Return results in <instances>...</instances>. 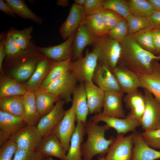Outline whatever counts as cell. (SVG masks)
<instances>
[{
  "label": "cell",
  "instance_id": "6da1fadb",
  "mask_svg": "<svg viewBox=\"0 0 160 160\" xmlns=\"http://www.w3.org/2000/svg\"><path fill=\"white\" fill-rule=\"evenodd\" d=\"M120 43L121 52L118 65L126 68L138 75L150 73L155 60H160V57L144 49L129 34Z\"/></svg>",
  "mask_w": 160,
  "mask_h": 160
},
{
  "label": "cell",
  "instance_id": "7a4b0ae2",
  "mask_svg": "<svg viewBox=\"0 0 160 160\" xmlns=\"http://www.w3.org/2000/svg\"><path fill=\"white\" fill-rule=\"evenodd\" d=\"M85 127L87 138L81 146L83 160H92L96 155L107 153L115 138L112 137L107 139L105 137V132L110 127L106 124L99 125L90 119L87 121Z\"/></svg>",
  "mask_w": 160,
  "mask_h": 160
},
{
  "label": "cell",
  "instance_id": "3957f363",
  "mask_svg": "<svg viewBox=\"0 0 160 160\" xmlns=\"http://www.w3.org/2000/svg\"><path fill=\"white\" fill-rule=\"evenodd\" d=\"M93 45L92 50L97 55L99 62L104 64L112 71L118 65L121 56L120 43L108 34L99 38Z\"/></svg>",
  "mask_w": 160,
  "mask_h": 160
},
{
  "label": "cell",
  "instance_id": "277c9868",
  "mask_svg": "<svg viewBox=\"0 0 160 160\" xmlns=\"http://www.w3.org/2000/svg\"><path fill=\"white\" fill-rule=\"evenodd\" d=\"M98 63L97 54L92 50H87L84 57L72 61L71 71L80 83L92 81Z\"/></svg>",
  "mask_w": 160,
  "mask_h": 160
},
{
  "label": "cell",
  "instance_id": "5b68a950",
  "mask_svg": "<svg viewBox=\"0 0 160 160\" xmlns=\"http://www.w3.org/2000/svg\"><path fill=\"white\" fill-rule=\"evenodd\" d=\"M78 81L74 74L70 71L53 81L45 89L68 103L72 102L71 96Z\"/></svg>",
  "mask_w": 160,
  "mask_h": 160
},
{
  "label": "cell",
  "instance_id": "8992f818",
  "mask_svg": "<svg viewBox=\"0 0 160 160\" xmlns=\"http://www.w3.org/2000/svg\"><path fill=\"white\" fill-rule=\"evenodd\" d=\"M143 89L146 106L140 120L141 126L144 131L158 129L160 128V104L151 92Z\"/></svg>",
  "mask_w": 160,
  "mask_h": 160
},
{
  "label": "cell",
  "instance_id": "52a82bcc",
  "mask_svg": "<svg viewBox=\"0 0 160 160\" xmlns=\"http://www.w3.org/2000/svg\"><path fill=\"white\" fill-rule=\"evenodd\" d=\"M42 137L36 126L26 124L12 133L9 140L17 144L18 149L35 150Z\"/></svg>",
  "mask_w": 160,
  "mask_h": 160
},
{
  "label": "cell",
  "instance_id": "ba28073f",
  "mask_svg": "<svg viewBox=\"0 0 160 160\" xmlns=\"http://www.w3.org/2000/svg\"><path fill=\"white\" fill-rule=\"evenodd\" d=\"M133 148L132 133L126 136L118 134L105 157L106 160H132Z\"/></svg>",
  "mask_w": 160,
  "mask_h": 160
},
{
  "label": "cell",
  "instance_id": "9c48e42d",
  "mask_svg": "<svg viewBox=\"0 0 160 160\" xmlns=\"http://www.w3.org/2000/svg\"><path fill=\"white\" fill-rule=\"evenodd\" d=\"M76 114L71 106L65 111L63 118L52 132L58 138L66 153L69 149L71 138L76 129Z\"/></svg>",
  "mask_w": 160,
  "mask_h": 160
},
{
  "label": "cell",
  "instance_id": "30bf717a",
  "mask_svg": "<svg viewBox=\"0 0 160 160\" xmlns=\"http://www.w3.org/2000/svg\"><path fill=\"white\" fill-rule=\"evenodd\" d=\"M90 119L97 123L100 121L105 122L110 128L114 129L118 134L124 135L130 131L134 132L137 127L141 126L140 121L128 115L121 118L105 116L101 112L91 117Z\"/></svg>",
  "mask_w": 160,
  "mask_h": 160
},
{
  "label": "cell",
  "instance_id": "8fae6325",
  "mask_svg": "<svg viewBox=\"0 0 160 160\" xmlns=\"http://www.w3.org/2000/svg\"><path fill=\"white\" fill-rule=\"evenodd\" d=\"M65 103L64 100L60 99L50 112L40 118L36 127L42 137L52 132L55 127L63 118L66 111L63 108Z\"/></svg>",
  "mask_w": 160,
  "mask_h": 160
},
{
  "label": "cell",
  "instance_id": "7c38bea8",
  "mask_svg": "<svg viewBox=\"0 0 160 160\" xmlns=\"http://www.w3.org/2000/svg\"><path fill=\"white\" fill-rule=\"evenodd\" d=\"M112 72L115 76L121 92L126 94L143 88L138 75L131 70L118 65Z\"/></svg>",
  "mask_w": 160,
  "mask_h": 160
},
{
  "label": "cell",
  "instance_id": "4fadbf2b",
  "mask_svg": "<svg viewBox=\"0 0 160 160\" xmlns=\"http://www.w3.org/2000/svg\"><path fill=\"white\" fill-rule=\"evenodd\" d=\"M99 38L83 23L76 31L72 45V56L74 61L83 57V53L88 45L93 44Z\"/></svg>",
  "mask_w": 160,
  "mask_h": 160
},
{
  "label": "cell",
  "instance_id": "5bb4252c",
  "mask_svg": "<svg viewBox=\"0 0 160 160\" xmlns=\"http://www.w3.org/2000/svg\"><path fill=\"white\" fill-rule=\"evenodd\" d=\"M75 32L64 42L57 45L48 47L36 46L35 48L46 57L53 61H60L71 59L72 45Z\"/></svg>",
  "mask_w": 160,
  "mask_h": 160
},
{
  "label": "cell",
  "instance_id": "9a60e30c",
  "mask_svg": "<svg viewBox=\"0 0 160 160\" xmlns=\"http://www.w3.org/2000/svg\"><path fill=\"white\" fill-rule=\"evenodd\" d=\"M92 81L105 92L121 91L112 72L104 64L99 62Z\"/></svg>",
  "mask_w": 160,
  "mask_h": 160
},
{
  "label": "cell",
  "instance_id": "2e32d148",
  "mask_svg": "<svg viewBox=\"0 0 160 160\" xmlns=\"http://www.w3.org/2000/svg\"><path fill=\"white\" fill-rule=\"evenodd\" d=\"M124 93L121 91L105 92L103 110L101 113L108 116L121 118H125L122 104Z\"/></svg>",
  "mask_w": 160,
  "mask_h": 160
},
{
  "label": "cell",
  "instance_id": "e0dca14e",
  "mask_svg": "<svg viewBox=\"0 0 160 160\" xmlns=\"http://www.w3.org/2000/svg\"><path fill=\"white\" fill-rule=\"evenodd\" d=\"M84 17L82 7L73 4L66 19L59 29L62 38L66 40L74 33L83 23Z\"/></svg>",
  "mask_w": 160,
  "mask_h": 160
},
{
  "label": "cell",
  "instance_id": "ac0fdd59",
  "mask_svg": "<svg viewBox=\"0 0 160 160\" xmlns=\"http://www.w3.org/2000/svg\"><path fill=\"white\" fill-rule=\"evenodd\" d=\"M133 148L132 160H158L160 159V151L149 146L145 141L141 133H132Z\"/></svg>",
  "mask_w": 160,
  "mask_h": 160
},
{
  "label": "cell",
  "instance_id": "d6986e66",
  "mask_svg": "<svg viewBox=\"0 0 160 160\" xmlns=\"http://www.w3.org/2000/svg\"><path fill=\"white\" fill-rule=\"evenodd\" d=\"M36 150L45 156H54L65 160L66 153L59 140L53 132L42 137Z\"/></svg>",
  "mask_w": 160,
  "mask_h": 160
},
{
  "label": "cell",
  "instance_id": "ffe728a7",
  "mask_svg": "<svg viewBox=\"0 0 160 160\" xmlns=\"http://www.w3.org/2000/svg\"><path fill=\"white\" fill-rule=\"evenodd\" d=\"M154 60L151 72L148 74L138 75L143 88L147 89L160 104V64Z\"/></svg>",
  "mask_w": 160,
  "mask_h": 160
},
{
  "label": "cell",
  "instance_id": "44dd1931",
  "mask_svg": "<svg viewBox=\"0 0 160 160\" xmlns=\"http://www.w3.org/2000/svg\"><path fill=\"white\" fill-rule=\"evenodd\" d=\"M72 106L76 116V121H80L85 125L89 109L84 83L77 85L73 94Z\"/></svg>",
  "mask_w": 160,
  "mask_h": 160
},
{
  "label": "cell",
  "instance_id": "7402d4cb",
  "mask_svg": "<svg viewBox=\"0 0 160 160\" xmlns=\"http://www.w3.org/2000/svg\"><path fill=\"white\" fill-rule=\"evenodd\" d=\"M86 91L89 113L95 114L101 112L105 91L95 84L92 81L84 82Z\"/></svg>",
  "mask_w": 160,
  "mask_h": 160
},
{
  "label": "cell",
  "instance_id": "603a6c76",
  "mask_svg": "<svg viewBox=\"0 0 160 160\" xmlns=\"http://www.w3.org/2000/svg\"><path fill=\"white\" fill-rule=\"evenodd\" d=\"M124 101L130 110L128 115L140 122L146 106L144 94L137 90L126 94L124 98Z\"/></svg>",
  "mask_w": 160,
  "mask_h": 160
},
{
  "label": "cell",
  "instance_id": "cb8c5ba5",
  "mask_svg": "<svg viewBox=\"0 0 160 160\" xmlns=\"http://www.w3.org/2000/svg\"><path fill=\"white\" fill-rule=\"evenodd\" d=\"M52 61L46 58L38 62L33 75L29 80L23 84L26 91L34 92L39 89L49 71Z\"/></svg>",
  "mask_w": 160,
  "mask_h": 160
},
{
  "label": "cell",
  "instance_id": "d4e9b609",
  "mask_svg": "<svg viewBox=\"0 0 160 160\" xmlns=\"http://www.w3.org/2000/svg\"><path fill=\"white\" fill-rule=\"evenodd\" d=\"M77 121L76 129L71 138L65 160H82L81 146L86 133L85 127L81 121Z\"/></svg>",
  "mask_w": 160,
  "mask_h": 160
},
{
  "label": "cell",
  "instance_id": "484cf974",
  "mask_svg": "<svg viewBox=\"0 0 160 160\" xmlns=\"http://www.w3.org/2000/svg\"><path fill=\"white\" fill-rule=\"evenodd\" d=\"M34 94L37 109L41 117L50 112L54 107V104L60 99L45 89H39Z\"/></svg>",
  "mask_w": 160,
  "mask_h": 160
},
{
  "label": "cell",
  "instance_id": "4316f807",
  "mask_svg": "<svg viewBox=\"0 0 160 160\" xmlns=\"http://www.w3.org/2000/svg\"><path fill=\"white\" fill-rule=\"evenodd\" d=\"M23 119L27 124L36 126L41 117L37 109L34 92L26 91L23 95Z\"/></svg>",
  "mask_w": 160,
  "mask_h": 160
},
{
  "label": "cell",
  "instance_id": "83f0119b",
  "mask_svg": "<svg viewBox=\"0 0 160 160\" xmlns=\"http://www.w3.org/2000/svg\"><path fill=\"white\" fill-rule=\"evenodd\" d=\"M71 58L60 61H52L49 71L39 89H45L52 82L68 72L71 71Z\"/></svg>",
  "mask_w": 160,
  "mask_h": 160
},
{
  "label": "cell",
  "instance_id": "f1b7e54d",
  "mask_svg": "<svg viewBox=\"0 0 160 160\" xmlns=\"http://www.w3.org/2000/svg\"><path fill=\"white\" fill-rule=\"evenodd\" d=\"M0 109L1 111L23 118V95H17L0 97Z\"/></svg>",
  "mask_w": 160,
  "mask_h": 160
},
{
  "label": "cell",
  "instance_id": "f546056e",
  "mask_svg": "<svg viewBox=\"0 0 160 160\" xmlns=\"http://www.w3.org/2000/svg\"><path fill=\"white\" fill-rule=\"evenodd\" d=\"M23 117L0 110V130L12 134L26 125Z\"/></svg>",
  "mask_w": 160,
  "mask_h": 160
},
{
  "label": "cell",
  "instance_id": "4dcf8cb0",
  "mask_svg": "<svg viewBox=\"0 0 160 160\" xmlns=\"http://www.w3.org/2000/svg\"><path fill=\"white\" fill-rule=\"evenodd\" d=\"M102 11L95 14L85 16L83 22L98 38L108 34L109 31L103 20Z\"/></svg>",
  "mask_w": 160,
  "mask_h": 160
},
{
  "label": "cell",
  "instance_id": "1f68e13d",
  "mask_svg": "<svg viewBox=\"0 0 160 160\" xmlns=\"http://www.w3.org/2000/svg\"><path fill=\"white\" fill-rule=\"evenodd\" d=\"M26 91L23 85L17 81L7 77L1 79L0 97L20 95H23Z\"/></svg>",
  "mask_w": 160,
  "mask_h": 160
},
{
  "label": "cell",
  "instance_id": "d6a6232c",
  "mask_svg": "<svg viewBox=\"0 0 160 160\" xmlns=\"http://www.w3.org/2000/svg\"><path fill=\"white\" fill-rule=\"evenodd\" d=\"M12 8L15 13L20 17L32 20L41 25L43 22L42 18L36 15L27 6L23 0H5Z\"/></svg>",
  "mask_w": 160,
  "mask_h": 160
},
{
  "label": "cell",
  "instance_id": "836d02e7",
  "mask_svg": "<svg viewBox=\"0 0 160 160\" xmlns=\"http://www.w3.org/2000/svg\"><path fill=\"white\" fill-rule=\"evenodd\" d=\"M32 25L21 30L10 27L7 31L13 39L18 47L21 50L26 49L30 45L32 37L31 34L33 30Z\"/></svg>",
  "mask_w": 160,
  "mask_h": 160
},
{
  "label": "cell",
  "instance_id": "e575fe53",
  "mask_svg": "<svg viewBox=\"0 0 160 160\" xmlns=\"http://www.w3.org/2000/svg\"><path fill=\"white\" fill-rule=\"evenodd\" d=\"M154 28L150 26L132 34L133 38L140 46L156 55L152 34Z\"/></svg>",
  "mask_w": 160,
  "mask_h": 160
},
{
  "label": "cell",
  "instance_id": "d590c367",
  "mask_svg": "<svg viewBox=\"0 0 160 160\" xmlns=\"http://www.w3.org/2000/svg\"><path fill=\"white\" fill-rule=\"evenodd\" d=\"M130 14L136 16L148 17L154 11L147 0H126Z\"/></svg>",
  "mask_w": 160,
  "mask_h": 160
},
{
  "label": "cell",
  "instance_id": "8d00e7d4",
  "mask_svg": "<svg viewBox=\"0 0 160 160\" xmlns=\"http://www.w3.org/2000/svg\"><path fill=\"white\" fill-rule=\"evenodd\" d=\"M103 7L104 9L114 12L125 20L130 15L129 7L126 0H104Z\"/></svg>",
  "mask_w": 160,
  "mask_h": 160
},
{
  "label": "cell",
  "instance_id": "74e56055",
  "mask_svg": "<svg viewBox=\"0 0 160 160\" xmlns=\"http://www.w3.org/2000/svg\"><path fill=\"white\" fill-rule=\"evenodd\" d=\"M126 20L129 34H133L151 26L147 17L136 16L130 14Z\"/></svg>",
  "mask_w": 160,
  "mask_h": 160
},
{
  "label": "cell",
  "instance_id": "f35d334b",
  "mask_svg": "<svg viewBox=\"0 0 160 160\" xmlns=\"http://www.w3.org/2000/svg\"><path fill=\"white\" fill-rule=\"evenodd\" d=\"M108 34L112 39L120 43L129 34L126 20H124L120 21L113 28L109 31Z\"/></svg>",
  "mask_w": 160,
  "mask_h": 160
},
{
  "label": "cell",
  "instance_id": "ab89813d",
  "mask_svg": "<svg viewBox=\"0 0 160 160\" xmlns=\"http://www.w3.org/2000/svg\"><path fill=\"white\" fill-rule=\"evenodd\" d=\"M45 156L36 150L17 149L12 160H41Z\"/></svg>",
  "mask_w": 160,
  "mask_h": 160
},
{
  "label": "cell",
  "instance_id": "60d3db41",
  "mask_svg": "<svg viewBox=\"0 0 160 160\" xmlns=\"http://www.w3.org/2000/svg\"><path fill=\"white\" fill-rule=\"evenodd\" d=\"M145 142L150 147L160 151V128L148 131H145L141 133Z\"/></svg>",
  "mask_w": 160,
  "mask_h": 160
},
{
  "label": "cell",
  "instance_id": "b9f144b4",
  "mask_svg": "<svg viewBox=\"0 0 160 160\" xmlns=\"http://www.w3.org/2000/svg\"><path fill=\"white\" fill-rule=\"evenodd\" d=\"M104 0H85L82 7L85 16L93 15L102 11Z\"/></svg>",
  "mask_w": 160,
  "mask_h": 160
},
{
  "label": "cell",
  "instance_id": "7bdbcfd3",
  "mask_svg": "<svg viewBox=\"0 0 160 160\" xmlns=\"http://www.w3.org/2000/svg\"><path fill=\"white\" fill-rule=\"evenodd\" d=\"M102 14L104 23L109 31L113 28L120 21L125 20L121 16L110 10L103 9Z\"/></svg>",
  "mask_w": 160,
  "mask_h": 160
},
{
  "label": "cell",
  "instance_id": "ee69618b",
  "mask_svg": "<svg viewBox=\"0 0 160 160\" xmlns=\"http://www.w3.org/2000/svg\"><path fill=\"white\" fill-rule=\"evenodd\" d=\"M0 146V160H12L18 149L17 144L9 140Z\"/></svg>",
  "mask_w": 160,
  "mask_h": 160
},
{
  "label": "cell",
  "instance_id": "f6af8a7d",
  "mask_svg": "<svg viewBox=\"0 0 160 160\" xmlns=\"http://www.w3.org/2000/svg\"><path fill=\"white\" fill-rule=\"evenodd\" d=\"M22 51L17 46L12 38L7 33L4 44V51L6 55H14Z\"/></svg>",
  "mask_w": 160,
  "mask_h": 160
},
{
  "label": "cell",
  "instance_id": "bcb514c9",
  "mask_svg": "<svg viewBox=\"0 0 160 160\" xmlns=\"http://www.w3.org/2000/svg\"><path fill=\"white\" fill-rule=\"evenodd\" d=\"M156 55L160 57V28H154L152 31Z\"/></svg>",
  "mask_w": 160,
  "mask_h": 160
},
{
  "label": "cell",
  "instance_id": "7dc6e473",
  "mask_svg": "<svg viewBox=\"0 0 160 160\" xmlns=\"http://www.w3.org/2000/svg\"><path fill=\"white\" fill-rule=\"evenodd\" d=\"M7 32H1L0 34V70H3V63L6 55L4 51V44L7 37Z\"/></svg>",
  "mask_w": 160,
  "mask_h": 160
},
{
  "label": "cell",
  "instance_id": "c3c4849f",
  "mask_svg": "<svg viewBox=\"0 0 160 160\" xmlns=\"http://www.w3.org/2000/svg\"><path fill=\"white\" fill-rule=\"evenodd\" d=\"M147 18L151 26L154 28H160V11H154Z\"/></svg>",
  "mask_w": 160,
  "mask_h": 160
},
{
  "label": "cell",
  "instance_id": "681fc988",
  "mask_svg": "<svg viewBox=\"0 0 160 160\" xmlns=\"http://www.w3.org/2000/svg\"><path fill=\"white\" fill-rule=\"evenodd\" d=\"M0 10L12 17L15 18L16 17V15L4 0H0Z\"/></svg>",
  "mask_w": 160,
  "mask_h": 160
},
{
  "label": "cell",
  "instance_id": "f907efd6",
  "mask_svg": "<svg viewBox=\"0 0 160 160\" xmlns=\"http://www.w3.org/2000/svg\"><path fill=\"white\" fill-rule=\"evenodd\" d=\"M11 135L0 130V146L9 140Z\"/></svg>",
  "mask_w": 160,
  "mask_h": 160
},
{
  "label": "cell",
  "instance_id": "816d5d0a",
  "mask_svg": "<svg viewBox=\"0 0 160 160\" xmlns=\"http://www.w3.org/2000/svg\"><path fill=\"white\" fill-rule=\"evenodd\" d=\"M154 11H160V0H147Z\"/></svg>",
  "mask_w": 160,
  "mask_h": 160
},
{
  "label": "cell",
  "instance_id": "f5cc1de1",
  "mask_svg": "<svg viewBox=\"0 0 160 160\" xmlns=\"http://www.w3.org/2000/svg\"><path fill=\"white\" fill-rule=\"evenodd\" d=\"M56 3L58 5L65 7L69 4V2L68 0H58L57 1Z\"/></svg>",
  "mask_w": 160,
  "mask_h": 160
},
{
  "label": "cell",
  "instance_id": "db71d44e",
  "mask_svg": "<svg viewBox=\"0 0 160 160\" xmlns=\"http://www.w3.org/2000/svg\"><path fill=\"white\" fill-rule=\"evenodd\" d=\"M85 0H74V2L75 4L83 7Z\"/></svg>",
  "mask_w": 160,
  "mask_h": 160
},
{
  "label": "cell",
  "instance_id": "11a10c76",
  "mask_svg": "<svg viewBox=\"0 0 160 160\" xmlns=\"http://www.w3.org/2000/svg\"><path fill=\"white\" fill-rule=\"evenodd\" d=\"M41 160H54L50 156H45Z\"/></svg>",
  "mask_w": 160,
  "mask_h": 160
},
{
  "label": "cell",
  "instance_id": "9f6ffc18",
  "mask_svg": "<svg viewBox=\"0 0 160 160\" xmlns=\"http://www.w3.org/2000/svg\"><path fill=\"white\" fill-rule=\"evenodd\" d=\"M97 160H106L105 158V157H102L100 158Z\"/></svg>",
  "mask_w": 160,
  "mask_h": 160
},
{
  "label": "cell",
  "instance_id": "6f0895ef",
  "mask_svg": "<svg viewBox=\"0 0 160 160\" xmlns=\"http://www.w3.org/2000/svg\"><path fill=\"white\" fill-rule=\"evenodd\" d=\"M160 160V159H159V160Z\"/></svg>",
  "mask_w": 160,
  "mask_h": 160
}]
</instances>
